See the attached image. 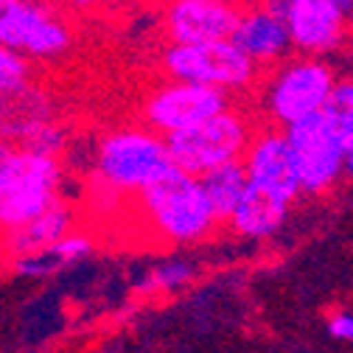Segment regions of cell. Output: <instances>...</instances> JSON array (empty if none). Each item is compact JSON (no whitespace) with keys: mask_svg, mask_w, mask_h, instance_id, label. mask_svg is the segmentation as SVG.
Returning <instances> with one entry per match:
<instances>
[{"mask_svg":"<svg viewBox=\"0 0 353 353\" xmlns=\"http://www.w3.org/2000/svg\"><path fill=\"white\" fill-rule=\"evenodd\" d=\"M247 0H163L160 28L165 46H208L233 37Z\"/></svg>","mask_w":353,"mask_h":353,"instance_id":"9","label":"cell"},{"mask_svg":"<svg viewBox=\"0 0 353 353\" xmlns=\"http://www.w3.org/2000/svg\"><path fill=\"white\" fill-rule=\"evenodd\" d=\"M59 270H62V261L51 250L12 261V272L20 278H48V275H57Z\"/></svg>","mask_w":353,"mask_h":353,"instance_id":"20","label":"cell"},{"mask_svg":"<svg viewBox=\"0 0 353 353\" xmlns=\"http://www.w3.org/2000/svg\"><path fill=\"white\" fill-rule=\"evenodd\" d=\"M174 171L165 138L143 123L112 126L96 141L90 180L121 194L138 196Z\"/></svg>","mask_w":353,"mask_h":353,"instance_id":"2","label":"cell"},{"mask_svg":"<svg viewBox=\"0 0 353 353\" xmlns=\"http://www.w3.org/2000/svg\"><path fill=\"white\" fill-rule=\"evenodd\" d=\"M230 104L236 101L213 87L163 79L152 84L141 99V123L157 132L160 138H168L225 112Z\"/></svg>","mask_w":353,"mask_h":353,"instance_id":"7","label":"cell"},{"mask_svg":"<svg viewBox=\"0 0 353 353\" xmlns=\"http://www.w3.org/2000/svg\"><path fill=\"white\" fill-rule=\"evenodd\" d=\"M230 39L261 73L272 70L275 65H281L283 59H289L294 54L286 23L263 9L258 0H247L244 3V12H241Z\"/></svg>","mask_w":353,"mask_h":353,"instance_id":"12","label":"cell"},{"mask_svg":"<svg viewBox=\"0 0 353 353\" xmlns=\"http://www.w3.org/2000/svg\"><path fill=\"white\" fill-rule=\"evenodd\" d=\"M323 115L336 129V135L345 141V146H350L353 143V76L336 79Z\"/></svg>","mask_w":353,"mask_h":353,"instance_id":"18","label":"cell"},{"mask_svg":"<svg viewBox=\"0 0 353 353\" xmlns=\"http://www.w3.org/2000/svg\"><path fill=\"white\" fill-rule=\"evenodd\" d=\"M101 3H107V0H59V6H62L65 12H76V14L93 12V9H99Z\"/></svg>","mask_w":353,"mask_h":353,"instance_id":"24","label":"cell"},{"mask_svg":"<svg viewBox=\"0 0 353 353\" xmlns=\"http://www.w3.org/2000/svg\"><path fill=\"white\" fill-rule=\"evenodd\" d=\"M199 183L205 188V196L219 219V225H228V219L233 216V210L239 208V202L244 199L250 180L241 163H228L222 168H216L205 176H199Z\"/></svg>","mask_w":353,"mask_h":353,"instance_id":"16","label":"cell"},{"mask_svg":"<svg viewBox=\"0 0 353 353\" xmlns=\"http://www.w3.org/2000/svg\"><path fill=\"white\" fill-rule=\"evenodd\" d=\"M286 141L292 149L300 194L323 196L345 176L347 146L323 112L289 126Z\"/></svg>","mask_w":353,"mask_h":353,"instance_id":"8","label":"cell"},{"mask_svg":"<svg viewBox=\"0 0 353 353\" xmlns=\"http://www.w3.org/2000/svg\"><path fill=\"white\" fill-rule=\"evenodd\" d=\"M57 199H62V191L42 185H17L6 194H0V236L34 222Z\"/></svg>","mask_w":353,"mask_h":353,"instance_id":"15","label":"cell"},{"mask_svg":"<svg viewBox=\"0 0 353 353\" xmlns=\"http://www.w3.org/2000/svg\"><path fill=\"white\" fill-rule=\"evenodd\" d=\"M0 46L28 62L62 59L73 46L70 20L51 0H9L0 14Z\"/></svg>","mask_w":353,"mask_h":353,"instance_id":"6","label":"cell"},{"mask_svg":"<svg viewBox=\"0 0 353 353\" xmlns=\"http://www.w3.org/2000/svg\"><path fill=\"white\" fill-rule=\"evenodd\" d=\"M283 23L292 37L294 54L328 59L350 39V20L339 0H286Z\"/></svg>","mask_w":353,"mask_h":353,"instance_id":"10","label":"cell"},{"mask_svg":"<svg viewBox=\"0 0 353 353\" xmlns=\"http://www.w3.org/2000/svg\"><path fill=\"white\" fill-rule=\"evenodd\" d=\"M294 202H289L281 194H272L267 188H258L250 185L244 199L239 202V208L233 210V216L228 219V228L250 241H263V239H272L292 210Z\"/></svg>","mask_w":353,"mask_h":353,"instance_id":"14","label":"cell"},{"mask_svg":"<svg viewBox=\"0 0 353 353\" xmlns=\"http://www.w3.org/2000/svg\"><path fill=\"white\" fill-rule=\"evenodd\" d=\"M328 334L339 342H353V312H334L328 317Z\"/></svg>","mask_w":353,"mask_h":353,"instance_id":"22","label":"cell"},{"mask_svg":"<svg viewBox=\"0 0 353 353\" xmlns=\"http://www.w3.org/2000/svg\"><path fill=\"white\" fill-rule=\"evenodd\" d=\"M93 247H96V241H93V236H90V233L70 230L62 241H57V244H54V247H48V250L62 261V267H70V263H76V261H84L87 255L93 252Z\"/></svg>","mask_w":353,"mask_h":353,"instance_id":"21","label":"cell"},{"mask_svg":"<svg viewBox=\"0 0 353 353\" xmlns=\"http://www.w3.org/2000/svg\"><path fill=\"white\" fill-rule=\"evenodd\" d=\"M339 9H342L345 17L350 20V17H353V0H339Z\"/></svg>","mask_w":353,"mask_h":353,"instance_id":"26","label":"cell"},{"mask_svg":"<svg viewBox=\"0 0 353 353\" xmlns=\"http://www.w3.org/2000/svg\"><path fill=\"white\" fill-rule=\"evenodd\" d=\"M255 129H258V118L247 107L230 104L225 112H219L185 132L168 135L165 146L174 160V168H180L191 176H205L228 163H241Z\"/></svg>","mask_w":353,"mask_h":353,"instance_id":"4","label":"cell"},{"mask_svg":"<svg viewBox=\"0 0 353 353\" xmlns=\"http://www.w3.org/2000/svg\"><path fill=\"white\" fill-rule=\"evenodd\" d=\"M73 225H76L73 205L65 199H57L46 213L37 216L34 222L0 236V255L12 263V261L34 255V252H46L48 247L62 241L73 230Z\"/></svg>","mask_w":353,"mask_h":353,"instance_id":"13","label":"cell"},{"mask_svg":"<svg viewBox=\"0 0 353 353\" xmlns=\"http://www.w3.org/2000/svg\"><path fill=\"white\" fill-rule=\"evenodd\" d=\"M339 73L328 59L292 54L272 70H263L252 90L258 123L289 129L312 115H320L331 99Z\"/></svg>","mask_w":353,"mask_h":353,"instance_id":"1","label":"cell"},{"mask_svg":"<svg viewBox=\"0 0 353 353\" xmlns=\"http://www.w3.org/2000/svg\"><path fill=\"white\" fill-rule=\"evenodd\" d=\"M9 6V0H0V14H3V9Z\"/></svg>","mask_w":353,"mask_h":353,"instance_id":"27","label":"cell"},{"mask_svg":"<svg viewBox=\"0 0 353 353\" xmlns=\"http://www.w3.org/2000/svg\"><path fill=\"white\" fill-rule=\"evenodd\" d=\"M14 152H17V146L0 135V191H3V185H6V176H9V168H12Z\"/></svg>","mask_w":353,"mask_h":353,"instance_id":"23","label":"cell"},{"mask_svg":"<svg viewBox=\"0 0 353 353\" xmlns=\"http://www.w3.org/2000/svg\"><path fill=\"white\" fill-rule=\"evenodd\" d=\"M345 176L353 180V143L347 146V154H345Z\"/></svg>","mask_w":353,"mask_h":353,"instance_id":"25","label":"cell"},{"mask_svg":"<svg viewBox=\"0 0 353 353\" xmlns=\"http://www.w3.org/2000/svg\"><path fill=\"white\" fill-rule=\"evenodd\" d=\"M160 70L165 79L213 87L230 99L252 93L261 79V70L241 54V48H236L233 39L208 46H165L160 54Z\"/></svg>","mask_w":353,"mask_h":353,"instance_id":"5","label":"cell"},{"mask_svg":"<svg viewBox=\"0 0 353 353\" xmlns=\"http://www.w3.org/2000/svg\"><path fill=\"white\" fill-rule=\"evenodd\" d=\"M196 275L194 263L185 258H171L163 261L157 267H152L141 281H138V294H171V292H180L191 283V278Z\"/></svg>","mask_w":353,"mask_h":353,"instance_id":"17","label":"cell"},{"mask_svg":"<svg viewBox=\"0 0 353 353\" xmlns=\"http://www.w3.org/2000/svg\"><path fill=\"white\" fill-rule=\"evenodd\" d=\"M135 205L152 239L171 247L199 244L219 228L199 176H191L180 168H174L160 183L138 194Z\"/></svg>","mask_w":353,"mask_h":353,"instance_id":"3","label":"cell"},{"mask_svg":"<svg viewBox=\"0 0 353 353\" xmlns=\"http://www.w3.org/2000/svg\"><path fill=\"white\" fill-rule=\"evenodd\" d=\"M241 165L247 171L250 185L267 188L272 194L286 196L294 202L300 196V183H297V171L292 160V149L286 141V132L278 126L258 123L255 135L241 157Z\"/></svg>","mask_w":353,"mask_h":353,"instance_id":"11","label":"cell"},{"mask_svg":"<svg viewBox=\"0 0 353 353\" xmlns=\"http://www.w3.org/2000/svg\"><path fill=\"white\" fill-rule=\"evenodd\" d=\"M31 87V62L17 51L0 46V99L20 96Z\"/></svg>","mask_w":353,"mask_h":353,"instance_id":"19","label":"cell"}]
</instances>
